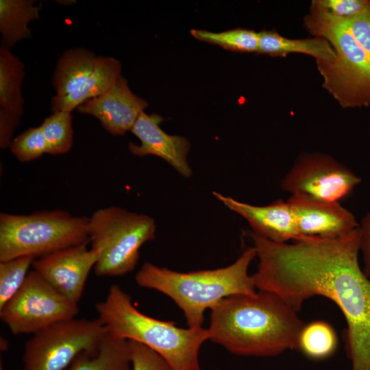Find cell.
I'll return each mask as SVG.
<instances>
[{"instance_id": "19", "label": "cell", "mask_w": 370, "mask_h": 370, "mask_svg": "<svg viewBox=\"0 0 370 370\" xmlns=\"http://www.w3.org/2000/svg\"><path fill=\"white\" fill-rule=\"evenodd\" d=\"M97 57L84 48L70 49L60 57L52 77L57 97L77 90L92 73Z\"/></svg>"}, {"instance_id": "24", "label": "cell", "mask_w": 370, "mask_h": 370, "mask_svg": "<svg viewBox=\"0 0 370 370\" xmlns=\"http://www.w3.org/2000/svg\"><path fill=\"white\" fill-rule=\"evenodd\" d=\"M40 127L46 141L47 153L58 155L69 151L73 141L71 112H53Z\"/></svg>"}, {"instance_id": "33", "label": "cell", "mask_w": 370, "mask_h": 370, "mask_svg": "<svg viewBox=\"0 0 370 370\" xmlns=\"http://www.w3.org/2000/svg\"><path fill=\"white\" fill-rule=\"evenodd\" d=\"M369 119H370V114H369Z\"/></svg>"}, {"instance_id": "3", "label": "cell", "mask_w": 370, "mask_h": 370, "mask_svg": "<svg viewBox=\"0 0 370 370\" xmlns=\"http://www.w3.org/2000/svg\"><path fill=\"white\" fill-rule=\"evenodd\" d=\"M303 26L336 51L333 62H316L322 86L344 109L370 107V11L343 21L310 9Z\"/></svg>"}, {"instance_id": "7", "label": "cell", "mask_w": 370, "mask_h": 370, "mask_svg": "<svg viewBox=\"0 0 370 370\" xmlns=\"http://www.w3.org/2000/svg\"><path fill=\"white\" fill-rule=\"evenodd\" d=\"M152 217L118 206L99 209L89 217L88 233L92 248L101 250L94 267L98 276H120L136 267L139 250L155 238Z\"/></svg>"}, {"instance_id": "9", "label": "cell", "mask_w": 370, "mask_h": 370, "mask_svg": "<svg viewBox=\"0 0 370 370\" xmlns=\"http://www.w3.org/2000/svg\"><path fill=\"white\" fill-rule=\"evenodd\" d=\"M79 308L36 271H29L18 292L0 308V318L13 334H34L75 319Z\"/></svg>"}, {"instance_id": "15", "label": "cell", "mask_w": 370, "mask_h": 370, "mask_svg": "<svg viewBox=\"0 0 370 370\" xmlns=\"http://www.w3.org/2000/svg\"><path fill=\"white\" fill-rule=\"evenodd\" d=\"M213 195L227 208L247 221L257 235L277 243H288L302 238L287 201L278 199L269 205L254 206L238 201L217 192Z\"/></svg>"}, {"instance_id": "10", "label": "cell", "mask_w": 370, "mask_h": 370, "mask_svg": "<svg viewBox=\"0 0 370 370\" xmlns=\"http://www.w3.org/2000/svg\"><path fill=\"white\" fill-rule=\"evenodd\" d=\"M361 178L330 155L320 152L301 153L281 180L291 195L341 204L361 182Z\"/></svg>"}, {"instance_id": "2", "label": "cell", "mask_w": 370, "mask_h": 370, "mask_svg": "<svg viewBox=\"0 0 370 370\" xmlns=\"http://www.w3.org/2000/svg\"><path fill=\"white\" fill-rule=\"evenodd\" d=\"M305 325L277 294L258 290L254 295L227 297L210 310L209 340L238 356L269 357L298 350Z\"/></svg>"}, {"instance_id": "6", "label": "cell", "mask_w": 370, "mask_h": 370, "mask_svg": "<svg viewBox=\"0 0 370 370\" xmlns=\"http://www.w3.org/2000/svg\"><path fill=\"white\" fill-rule=\"evenodd\" d=\"M89 217L63 210L29 214H0V261L21 256L38 259L56 251L90 243Z\"/></svg>"}, {"instance_id": "1", "label": "cell", "mask_w": 370, "mask_h": 370, "mask_svg": "<svg viewBox=\"0 0 370 370\" xmlns=\"http://www.w3.org/2000/svg\"><path fill=\"white\" fill-rule=\"evenodd\" d=\"M258 258L256 288L277 294L297 312L314 296L332 301L347 323L352 370H370V278L359 262L358 227L337 238L304 236L288 243L249 233Z\"/></svg>"}, {"instance_id": "21", "label": "cell", "mask_w": 370, "mask_h": 370, "mask_svg": "<svg viewBox=\"0 0 370 370\" xmlns=\"http://www.w3.org/2000/svg\"><path fill=\"white\" fill-rule=\"evenodd\" d=\"M24 76V64L10 49L1 46L0 108L20 116L23 112L21 86Z\"/></svg>"}, {"instance_id": "8", "label": "cell", "mask_w": 370, "mask_h": 370, "mask_svg": "<svg viewBox=\"0 0 370 370\" xmlns=\"http://www.w3.org/2000/svg\"><path fill=\"white\" fill-rule=\"evenodd\" d=\"M108 332L98 318L73 319L49 325L26 342L23 370H65L82 352L97 349Z\"/></svg>"}, {"instance_id": "13", "label": "cell", "mask_w": 370, "mask_h": 370, "mask_svg": "<svg viewBox=\"0 0 370 370\" xmlns=\"http://www.w3.org/2000/svg\"><path fill=\"white\" fill-rule=\"evenodd\" d=\"M303 236L337 238L359 226L355 216L341 204L318 201L298 194L286 200Z\"/></svg>"}, {"instance_id": "27", "label": "cell", "mask_w": 370, "mask_h": 370, "mask_svg": "<svg viewBox=\"0 0 370 370\" xmlns=\"http://www.w3.org/2000/svg\"><path fill=\"white\" fill-rule=\"evenodd\" d=\"M370 7V0H312L310 9L341 18L356 16Z\"/></svg>"}, {"instance_id": "32", "label": "cell", "mask_w": 370, "mask_h": 370, "mask_svg": "<svg viewBox=\"0 0 370 370\" xmlns=\"http://www.w3.org/2000/svg\"><path fill=\"white\" fill-rule=\"evenodd\" d=\"M199 370H201V369H199ZM211 370H219V369H211Z\"/></svg>"}, {"instance_id": "23", "label": "cell", "mask_w": 370, "mask_h": 370, "mask_svg": "<svg viewBox=\"0 0 370 370\" xmlns=\"http://www.w3.org/2000/svg\"><path fill=\"white\" fill-rule=\"evenodd\" d=\"M190 34L197 40L219 45L227 50L241 53H257L258 32L248 29L235 28L221 32L193 29Z\"/></svg>"}, {"instance_id": "25", "label": "cell", "mask_w": 370, "mask_h": 370, "mask_svg": "<svg viewBox=\"0 0 370 370\" xmlns=\"http://www.w3.org/2000/svg\"><path fill=\"white\" fill-rule=\"evenodd\" d=\"M35 260L21 256L0 261V308L21 288Z\"/></svg>"}, {"instance_id": "20", "label": "cell", "mask_w": 370, "mask_h": 370, "mask_svg": "<svg viewBox=\"0 0 370 370\" xmlns=\"http://www.w3.org/2000/svg\"><path fill=\"white\" fill-rule=\"evenodd\" d=\"M34 0H0L1 47L10 49L21 40L31 37L29 23L40 18L41 4Z\"/></svg>"}, {"instance_id": "17", "label": "cell", "mask_w": 370, "mask_h": 370, "mask_svg": "<svg viewBox=\"0 0 370 370\" xmlns=\"http://www.w3.org/2000/svg\"><path fill=\"white\" fill-rule=\"evenodd\" d=\"M258 34V53L273 57H285L290 53H302L312 57L316 62H332L336 54L325 39L315 37L292 39L275 30L263 29Z\"/></svg>"}, {"instance_id": "22", "label": "cell", "mask_w": 370, "mask_h": 370, "mask_svg": "<svg viewBox=\"0 0 370 370\" xmlns=\"http://www.w3.org/2000/svg\"><path fill=\"white\" fill-rule=\"evenodd\" d=\"M337 345L334 329L323 321L305 324L299 336L298 350L313 359H323L332 355Z\"/></svg>"}, {"instance_id": "16", "label": "cell", "mask_w": 370, "mask_h": 370, "mask_svg": "<svg viewBox=\"0 0 370 370\" xmlns=\"http://www.w3.org/2000/svg\"><path fill=\"white\" fill-rule=\"evenodd\" d=\"M121 64L112 57L98 56L92 73L75 91L51 99L53 112H72L85 101L105 92L121 75Z\"/></svg>"}, {"instance_id": "4", "label": "cell", "mask_w": 370, "mask_h": 370, "mask_svg": "<svg viewBox=\"0 0 370 370\" xmlns=\"http://www.w3.org/2000/svg\"><path fill=\"white\" fill-rule=\"evenodd\" d=\"M256 257L254 247L247 248L232 264L212 270L177 272L145 262L135 276L140 287L158 291L182 310L189 328L201 327L204 312L223 299L239 294L254 295L256 288L249 267Z\"/></svg>"}, {"instance_id": "18", "label": "cell", "mask_w": 370, "mask_h": 370, "mask_svg": "<svg viewBox=\"0 0 370 370\" xmlns=\"http://www.w3.org/2000/svg\"><path fill=\"white\" fill-rule=\"evenodd\" d=\"M130 367L129 341L108 332L97 349L82 352L65 370H130Z\"/></svg>"}, {"instance_id": "14", "label": "cell", "mask_w": 370, "mask_h": 370, "mask_svg": "<svg viewBox=\"0 0 370 370\" xmlns=\"http://www.w3.org/2000/svg\"><path fill=\"white\" fill-rule=\"evenodd\" d=\"M164 118L157 114L142 112L130 132L140 141L139 145L130 143L129 150L138 156L153 155L172 166L181 175L188 178L193 171L187 161L190 144L182 136L170 135L164 132L160 124Z\"/></svg>"}, {"instance_id": "12", "label": "cell", "mask_w": 370, "mask_h": 370, "mask_svg": "<svg viewBox=\"0 0 370 370\" xmlns=\"http://www.w3.org/2000/svg\"><path fill=\"white\" fill-rule=\"evenodd\" d=\"M147 106V101L135 95L121 75L105 92L85 101L77 110L97 118L110 134L122 136L131 130Z\"/></svg>"}, {"instance_id": "11", "label": "cell", "mask_w": 370, "mask_h": 370, "mask_svg": "<svg viewBox=\"0 0 370 370\" xmlns=\"http://www.w3.org/2000/svg\"><path fill=\"white\" fill-rule=\"evenodd\" d=\"M84 244L67 247L36 259V271L58 292L71 301L80 300L88 275L99 259L101 250Z\"/></svg>"}, {"instance_id": "28", "label": "cell", "mask_w": 370, "mask_h": 370, "mask_svg": "<svg viewBox=\"0 0 370 370\" xmlns=\"http://www.w3.org/2000/svg\"><path fill=\"white\" fill-rule=\"evenodd\" d=\"M129 342L132 370H172L168 363L150 348L134 341Z\"/></svg>"}, {"instance_id": "26", "label": "cell", "mask_w": 370, "mask_h": 370, "mask_svg": "<svg viewBox=\"0 0 370 370\" xmlns=\"http://www.w3.org/2000/svg\"><path fill=\"white\" fill-rule=\"evenodd\" d=\"M16 158L26 162L47 153L46 141L40 126L30 127L14 138L10 146Z\"/></svg>"}, {"instance_id": "30", "label": "cell", "mask_w": 370, "mask_h": 370, "mask_svg": "<svg viewBox=\"0 0 370 370\" xmlns=\"http://www.w3.org/2000/svg\"><path fill=\"white\" fill-rule=\"evenodd\" d=\"M360 234V254L362 257V271L370 278V212L362 219L358 226Z\"/></svg>"}, {"instance_id": "5", "label": "cell", "mask_w": 370, "mask_h": 370, "mask_svg": "<svg viewBox=\"0 0 370 370\" xmlns=\"http://www.w3.org/2000/svg\"><path fill=\"white\" fill-rule=\"evenodd\" d=\"M95 308L98 319L111 334L134 341L160 355L172 370H199V353L209 340L208 329L182 328L172 321L154 319L140 312L130 296L112 284Z\"/></svg>"}, {"instance_id": "31", "label": "cell", "mask_w": 370, "mask_h": 370, "mask_svg": "<svg viewBox=\"0 0 370 370\" xmlns=\"http://www.w3.org/2000/svg\"><path fill=\"white\" fill-rule=\"evenodd\" d=\"M0 370H4L1 364V367H0Z\"/></svg>"}, {"instance_id": "29", "label": "cell", "mask_w": 370, "mask_h": 370, "mask_svg": "<svg viewBox=\"0 0 370 370\" xmlns=\"http://www.w3.org/2000/svg\"><path fill=\"white\" fill-rule=\"evenodd\" d=\"M21 116L0 108V147H10L13 134L19 125Z\"/></svg>"}]
</instances>
